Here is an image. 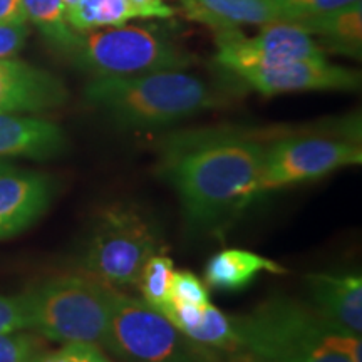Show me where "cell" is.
Listing matches in <instances>:
<instances>
[{"label":"cell","mask_w":362,"mask_h":362,"mask_svg":"<svg viewBox=\"0 0 362 362\" xmlns=\"http://www.w3.org/2000/svg\"><path fill=\"white\" fill-rule=\"evenodd\" d=\"M265 149L245 136H183L166 146L161 171L178 192L189 223L208 228L253 200Z\"/></svg>","instance_id":"cell-1"},{"label":"cell","mask_w":362,"mask_h":362,"mask_svg":"<svg viewBox=\"0 0 362 362\" xmlns=\"http://www.w3.org/2000/svg\"><path fill=\"white\" fill-rule=\"evenodd\" d=\"M84 98L117 124L136 129L173 124L220 104V96L205 81L183 71L94 78Z\"/></svg>","instance_id":"cell-2"},{"label":"cell","mask_w":362,"mask_h":362,"mask_svg":"<svg viewBox=\"0 0 362 362\" xmlns=\"http://www.w3.org/2000/svg\"><path fill=\"white\" fill-rule=\"evenodd\" d=\"M233 320L238 351L260 362H312L330 346L334 334L314 309L287 297H272Z\"/></svg>","instance_id":"cell-3"},{"label":"cell","mask_w":362,"mask_h":362,"mask_svg":"<svg viewBox=\"0 0 362 362\" xmlns=\"http://www.w3.org/2000/svg\"><path fill=\"white\" fill-rule=\"evenodd\" d=\"M107 291L93 275H61L27 292L29 327L57 342H104Z\"/></svg>","instance_id":"cell-4"},{"label":"cell","mask_w":362,"mask_h":362,"mask_svg":"<svg viewBox=\"0 0 362 362\" xmlns=\"http://www.w3.org/2000/svg\"><path fill=\"white\" fill-rule=\"evenodd\" d=\"M94 78H121L155 71H183L193 57L155 29L123 24L79 34L69 52Z\"/></svg>","instance_id":"cell-5"},{"label":"cell","mask_w":362,"mask_h":362,"mask_svg":"<svg viewBox=\"0 0 362 362\" xmlns=\"http://www.w3.org/2000/svg\"><path fill=\"white\" fill-rule=\"evenodd\" d=\"M104 346L124 362H185L194 359L189 341L161 312L110 287Z\"/></svg>","instance_id":"cell-6"},{"label":"cell","mask_w":362,"mask_h":362,"mask_svg":"<svg viewBox=\"0 0 362 362\" xmlns=\"http://www.w3.org/2000/svg\"><path fill=\"white\" fill-rule=\"evenodd\" d=\"M156 250L158 235L151 221L133 206L115 205L99 216L86 253V269L110 287L134 285Z\"/></svg>","instance_id":"cell-7"},{"label":"cell","mask_w":362,"mask_h":362,"mask_svg":"<svg viewBox=\"0 0 362 362\" xmlns=\"http://www.w3.org/2000/svg\"><path fill=\"white\" fill-rule=\"evenodd\" d=\"M362 149L356 139L332 136H291L265 149L264 165L253 198L292 185L324 178L346 166L361 165Z\"/></svg>","instance_id":"cell-8"},{"label":"cell","mask_w":362,"mask_h":362,"mask_svg":"<svg viewBox=\"0 0 362 362\" xmlns=\"http://www.w3.org/2000/svg\"><path fill=\"white\" fill-rule=\"evenodd\" d=\"M216 62L233 74L248 69H265L307 59H325V49L300 24L277 21L260 25L259 34L240 29L216 30Z\"/></svg>","instance_id":"cell-9"},{"label":"cell","mask_w":362,"mask_h":362,"mask_svg":"<svg viewBox=\"0 0 362 362\" xmlns=\"http://www.w3.org/2000/svg\"><path fill=\"white\" fill-rule=\"evenodd\" d=\"M237 76L264 96L305 90H356L361 86L359 72L330 64L327 59H307L265 69H248L237 72Z\"/></svg>","instance_id":"cell-10"},{"label":"cell","mask_w":362,"mask_h":362,"mask_svg":"<svg viewBox=\"0 0 362 362\" xmlns=\"http://www.w3.org/2000/svg\"><path fill=\"white\" fill-rule=\"evenodd\" d=\"M69 98L64 83L51 72L19 59H0V112H42Z\"/></svg>","instance_id":"cell-11"},{"label":"cell","mask_w":362,"mask_h":362,"mask_svg":"<svg viewBox=\"0 0 362 362\" xmlns=\"http://www.w3.org/2000/svg\"><path fill=\"white\" fill-rule=\"evenodd\" d=\"M49 176L8 168L0 173V240L24 232L52 200Z\"/></svg>","instance_id":"cell-12"},{"label":"cell","mask_w":362,"mask_h":362,"mask_svg":"<svg viewBox=\"0 0 362 362\" xmlns=\"http://www.w3.org/2000/svg\"><path fill=\"white\" fill-rule=\"evenodd\" d=\"M309 280L314 312L330 330L361 336L362 279L361 275L312 274Z\"/></svg>","instance_id":"cell-13"},{"label":"cell","mask_w":362,"mask_h":362,"mask_svg":"<svg viewBox=\"0 0 362 362\" xmlns=\"http://www.w3.org/2000/svg\"><path fill=\"white\" fill-rule=\"evenodd\" d=\"M66 144L64 131L51 121L0 112V158L47 160L61 155Z\"/></svg>","instance_id":"cell-14"},{"label":"cell","mask_w":362,"mask_h":362,"mask_svg":"<svg viewBox=\"0 0 362 362\" xmlns=\"http://www.w3.org/2000/svg\"><path fill=\"white\" fill-rule=\"evenodd\" d=\"M185 16L211 29H242L277 22L280 13L270 0H180Z\"/></svg>","instance_id":"cell-15"},{"label":"cell","mask_w":362,"mask_h":362,"mask_svg":"<svg viewBox=\"0 0 362 362\" xmlns=\"http://www.w3.org/2000/svg\"><path fill=\"white\" fill-rule=\"evenodd\" d=\"M262 272L287 274L282 265L259 253L230 248V250L218 252L208 260L205 280L210 287L233 292L245 288Z\"/></svg>","instance_id":"cell-16"},{"label":"cell","mask_w":362,"mask_h":362,"mask_svg":"<svg viewBox=\"0 0 362 362\" xmlns=\"http://www.w3.org/2000/svg\"><path fill=\"white\" fill-rule=\"evenodd\" d=\"M300 24L307 33L320 37L330 51L344 56L361 57L362 52V0L322 16L292 21Z\"/></svg>","instance_id":"cell-17"},{"label":"cell","mask_w":362,"mask_h":362,"mask_svg":"<svg viewBox=\"0 0 362 362\" xmlns=\"http://www.w3.org/2000/svg\"><path fill=\"white\" fill-rule=\"evenodd\" d=\"M67 22L78 34L128 24L139 19L129 0H78L66 12Z\"/></svg>","instance_id":"cell-18"},{"label":"cell","mask_w":362,"mask_h":362,"mask_svg":"<svg viewBox=\"0 0 362 362\" xmlns=\"http://www.w3.org/2000/svg\"><path fill=\"white\" fill-rule=\"evenodd\" d=\"M27 21L40 30L49 42L69 54L79 42V34L69 25L62 0H22Z\"/></svg>","instance_id":"cell-19"},{"label":"cell","mask_w":362,"mask_h":362,"mask_svg":"<svg viewBox=\"0 0 362 362\" xmlns=\"http://www.w3.org/2000/svg\"><path fill=\"white\" fill-rule=\"evenodd\" d=\"M173 260L166 255L155 253L144 264L138 284L143 302L158 312H165L170 305V285L173 277Z\"/></svg>","instance_id":"cell-20"},{"label":"cell","mask_w":362,"mask_h":362,"mask_svg":"<svg viewBox=\"0 0 362 362\" xmlns=\"http://www.w3.org/2000/svg\"><path fill=\"white\" fill-rule=\"evenodd\" d=\"M188 339L200 346L211 347V349L228 352L238 351L237 327H235L233 317L223 314L211 304L205 307L202 324L188 334Z\"/></svg>","instance_id":"cell-21"},{"label":"cell","mask_w":362,"mask_h":362,"mask_svg":"<svg viewBox=\"0 0 362 362\" xmlns=\"http://www.w3.org/2000/svg\"><path fill=\"white\" fill-rule=\"evenodd\" d=\"M270 2L279 11L282 21H302L332 12L359 0H270Z\"/></svg>","instance_id":"cell-22"},{"label":"cell","mask_w":362,"mask_h":362,"mask_svg":"<svg viewBox=\"0 0 362 362\" xmlns=\"http://www.w3.org/2000/svg\"><path fill=\"white\" fill-rule=\"evenodd\" d=\"M170 304H188L205 307L210 304V293L192 272H173L170 285Z\"/></svg>","instance_id":"cell-23"},{"label":"cell","mask_w":362,"mask_h":362,"mask_svg":"<svg viewBox=\"0 0 362 362\" xmlns=\"http://www.w3.org/2000/svg\"><path fill=\"white\" fill-rule=\"evenodd\" d=\"M40 356V342L29 334H0V362H34Z\"/></svg>","instance_id":"cell-24"},{"label":"cell","mask_w":362,"mask_h":362,"mask_svg":"<svg viewBox=\"0 0 362 362\" xmlns=\"http://www.w3.org/2000/svg\"><path fill=\"white\" fill-rule=\"evenodd\" d=\"M29 327L27 296H0V334L17 332Z\"/></svg>","instance_id":"cell-25"},{"label":"cell","mask_w":362,"mask_h":362,"mask_svg":"<svg viewBox=\"0 0 362 362\" xmlns=\"http://www.w3.org/2000/svg\"><path fill=\"white\" fill-rule=\"evenodd\" d=\"M99 349L96 344L83 342H67L61 351L51 352V354H40L34 362H89L90 357Z\"/></svg>","instance_id":"cell-26"},{"label":"cell","mask_w":362,"mask_h":362,"mask_svg":"<svg viewBox=\"0 0 362 362\" xmlns=\"http://www.w3.org/2000/svg\"><path fill=\"white\" fill-rule=\"evenodd\" d=\"M29 37L27 24L0 25V59H11L22 51Z\"/></svg>","instance_id":"cell-27"},{"label":"cell","mask_w":362,"mask_h":362,"mask_svg":"<svg viewBox=\"0 0 362 362\" xmlns=\"http://www.w3.org/2000/svg\"><path fill=\"white\" fill-rule=\"evenodd\" d=\"M194 361L197 362H259L257 357L245 351H218L194 344Z\"/></svg>","instance_id":"cell-28"},{"label":"cell","mask_w":362,"mask_h":362,"mask_svg":"<svg viewBox=\"0 0 362 362\" xmlns=\"http://www.w3.org/2000/svg\"><path fill=\"white\" fill-rule=\"evenodd\" d=\"M138 12L139 19H168L175 8L166 6L163 0H129Z\"/></svg>","instance_id":"cell-29"},{"label":"cell","mask_w":362,"mask_h":362,"mask_svg":"<svg viewBox=\"0 0 362 362\" xmlns=\"http://www.w3.org/2000/svg\"><path fill=\"white\" fill-rule=\"evenodd\" d=\"M25 8L22 0H0V25L27 24Z\"/></svg>","instance_id":"cell-30"},{"label":"cell","mask_w":362,"mask_h":362,"mask_svg":"<svg viewBox=\"0 0 362 362\" xmlns=\"http://www.w3.org/2000/svg\"><path fill=\"white\" fill-rule=\"evenodd\" d=\"M89 362H111V361L107 359L106 356H103V354H101V351H98L96 354H94L93 357H90Z\"/></svg>","instance_id":"cell-31"},{"label":"cell","mask_w":362,"mask_h":362,"mask_svg":"<svg viewBox=\"0 0 362 362\" xmlns=\"http://www.w3.org/2000/svg\"><path fill=\"white\" fill-rule=\"evenodd\" d=\"M76 2H78V0H62V4H64V7H66V12L69 11V8L74 7Z\"/></svg>","instance_id":"cell-32"},{"label":"cell","mask_w":362,"mask_h":362,"mask_svg":"<svg viewBox=\"0 0 362 362\" xmlns=\"http://www.w3.org/2000/svg\"><path fill=\"white\" fill-rule=\"evenodd\" d=\"M8 168H12L11 165H8L7 161H4V160H0V173H2V171H6V170H8Z\"/></svg>","instance_id":"cell-33"},{"label":"cell","mask_w":362,"mask_h":362,"mask_svg":"<svg viewBox=\"0 0 362 362\" xmlns=\"http://www.w3.org/2000/svg\"><path fill=\"white\" fill-rule=\"evenodd\" d=\"M185 362H197V361H194V359H193V361H185Z\"/></svg>","instance_id":"cell-34"},{"label":"cell","mask_w":362,"mask_h":362,"mask_svg":"<svg viewBox=\"0 0 362 362\" xmlns=\"http://www.w3.org/2000/svg\"><path fill=\"white\" fill-rule=\"evenodd\" d=\"M259 362H260V361H259Z\"/></svg>","instance_id":"cell-35"}]
</instances>
